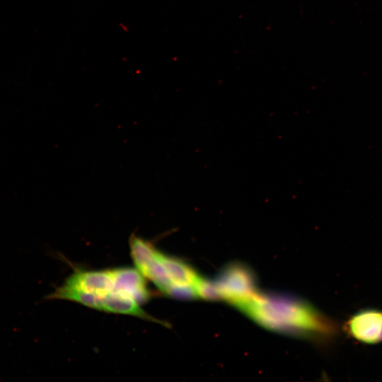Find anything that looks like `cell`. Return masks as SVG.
<instances>
[{
  "label": "cell",
  "instance_id": "cell-5",
  "mask_svg": "<svg viewBox=\"0 0 382 382\" xmlns=\"http://www.w3.org/2000/svg\"><path fill=\"white\" fill-rule=\"evenodd\" d=\"M199 298L209 301L221 300L219 292L214 281L201 277L196 285Z\"/></svg>",
  "mask_w": 382,
  "mask_h": 382
},
{
  "label": "cell",
  "instance_id": "cell-1",
  "mask_svg": "<svg viewBox=\"0 0 382 382\" xmlns=\"http://www.w3.org/2000/svg\"><path fill=\"white\" fill-rule=\"evenodd\" d=\"M151 297L144 277L137 269L76 271L46 299H64L91 308L131 315L153 321L141 305Z\"/></svg>",
  "mask_w": 382,
  "mask_h": 382
},
{
  "label": "cell",
  "instance_id": "cell-2",
  "mask_svg": "<svg viewBox=\"0 0 382 382\" xmlns=\"http://www.w3.org/2000/svg\"><path fill=\"white\" fill-rule=\"evenodd\" d=\"M270 330L328 344L339 335L337 321L298 297L278 293H260L238 308Z\"/></svg>",
  "mask_w": 382,
  "mask_h": 382
},
{
  "label": "cell",
  "instance_id": "cell-4",
  "mask_svg": "<svg viewBox=\"0 0 382 382\" xmlns=\"http://www.w3.org/2000/svg\"><path fill=\"white\" fill-rule=\"evenodd\" d=\"M345 332L366 345L382 342V310L363 309L351 316L342 327Z\"/></svg>",
  "mask_w": 382,
  "mask_h": 382
},
{
  "label": "cell",
  "instance_id": "cell-3",
  "mask_svg": "<svg viewBox=\"0 0 382 382\" xmlns=\"http://www.w3.org/2000/svg\"><path fill=\"white\" fill-rule=\"evenodd\" d=\"M214 282L221 299L237 308L258 292L252 270L241 262H231L224 266Z\"/></svg>",
  "mask_w": 382,
  "mask_h": 382
}]
</instances>
